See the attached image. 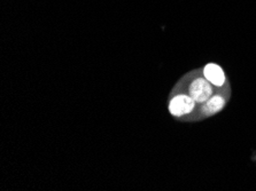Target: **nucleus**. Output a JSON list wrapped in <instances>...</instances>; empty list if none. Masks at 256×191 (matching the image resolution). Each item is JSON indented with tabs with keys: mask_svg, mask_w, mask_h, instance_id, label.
<instances>
[{
	"mask_svg": "<svg viewBox=\"0 0 256 191\" xmlns=\"http://www.w3.org/2000/svg\"><path fill=\"white\" fill-rule=\"evenodd\" d=\"M212 83L206 78H196L188 86V95L198 103H204L212 96Z\"/></svg>",
	"mask_w": 256,
	"mask_h": 191,
	"instance_id": "1",
	"label": "nucleus"
},
{
	"mask_svg": "<svg viewBox=\"0 0 256 191\" xmlns=\"http://www.w3.org/2000/svg\"><path fill=\"white\" fill-rule=\"evenodd\" d=\"M204 75L206 79H208L212 85H215L217 87L223 86V84L226 83V76H224L223 70L217 64L209 63L206 65Z\"/></svg>",
	"mask_w": 256,
	"mask_h": 191,
	"instance_id": "3",
	"label": "nucleus"
},
{
	"mask_svg": "<svg viewBox=\"0 0 256 191\" xmlns=\"http://www.w3.org/2000/svg\"><path fill=\"white\" fill-rule=\"evenodd\" d=\"M196 108V101L192 99L190 95L180 94L174 96V99L170 101L169 110L170 114L176 117L185 116L191 114Z\"/></svg>",
	"mask_w": 256,
	"mask_h": 191,
	"instance_id": "2",
	"label": "nucleus"
},
{
	"mask_svg": "<svg viewBox=\"0 0 256 191\" xmlns=\"http://www.w3.org/2000/svg\"><path fill=\"white\" fill-rule=\"evenodd\" d=\"M226 105V100L220 95H214L207 101V103L204 105L202 112L206 116H212L217 112L222 110Z\"/></svg>",
	"mask_w": 256,
	"mask_h": 191,
	"instance_id": "4",
	"label": "nucleus"
}]
</instances>
